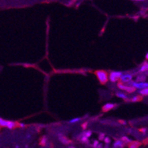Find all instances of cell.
Returning a JSON list of instances; mask_svg holds the SVG:
<instances>
[{
    "label": "cell",
    "mask_w": 148,
    "mask_h": 148,
    "mask_svg": "<svg viewBox=\"0 0 148 148\" xmlns=\"http://www.w3.org/2000/svg\"><path fill=\"white\" fill-rule=\"evenodd\" d=\"M95 75L97 77V79L102 84H105L108 81V75L107 72L104 70H97L95 71Z\"/></svg>",
    "instance_id": "6da1fadb"
},
{
    "label": "cell",
    "mask_w": 148,
    "mask_h": 148,
    "mask_svg": "<svg viewBox=\"0 0 148 148\" xmlns=\"http://www.w3.org/2000/svg\"><path fill=\"white\" fill-rule=\"evenodd\" d=\"M129 84V86H131L135 88H139V89H143L144 88L148 87V83L145 82H133V81H129L127 83Z\"/></svg>",
    "instance_id": "7a4b0ae2"
},
{
    "label": "cell",
    "mask_w": 148,
    "mask_h": 148,
    "mask_svg": "<svg viewBox=\"0 0 148 148\" xmlns=\"http://www.w3.org/2000/svg\"><path fill=\"white\" fill-rule=\"evenodd\" d=\"M17 126V124L15 122L5 120L2 118H0V127H6L9 129H13Z\"/></svg>",
    "instance_id": "3957f363"
},
{
    "label": "cell",
    "mask_w": 148,
    "mask_h": 148,
    "mask_svg": "<svg viewBox=\"0 0 148 148\" xmlns=\"http://www.w3.org/2000/svg\"><path fill=\"white\" fill-rule=\"evenodd\" d=\"M122 71H111L110 73V75L108 77V78L110 79V80L111 82H116L118 81V80L120 79V77L122 76Z\"/></svg>",
    "instance_id": "277c9868"
},
{
    "label": "cell",
    "mask_w": 148,
    "mask_h": 148,
    "mask_svg": "<svg viewBox=\"0 0 148 148\" xmlns=\"http://www.w3.org/2000/svg\"><path fill=\"white\" fill-rule=\"evenodd\" d=\"M118 87L120 89L122 90H124V91H126L128 93H132V92H134L136 88L131 86H127V85H124L123 83H118Z\"/></svg>",
    "instance_id": "5b68a950"
},
{
    "label": "cell",
    "mask_w": 148,
    "mask_h": 148,
    "mask_svg": "<svg viewBox=\"0 0 148 148\" xmlns=\"http://www.w3.org/2000/svg\"><path fill=\"white\" fill-rule=\"evenodd\" d=\"M133 76L129 74H125V75H122V76L120 77V80L122 83H128L129 81H130L132 80Z\"/></svg>",
    "instance_id": "8992f818"
},
{
    "label": "cell",
    "mask_w": 148,
    "mask_h": 148,
    "mask_svg": "<svg viewBox=\"0 0 148 148\" xmlns=\"http://www.w3.org/2000/svg\"><path fill=\"white\" fill-rule=\"evenodd\" d=\"M116 107V104H113V103H107L105 104L103 107H102V111L107 112V111H109L110 110H112L113 108H114Z\"/></svg>",
    "instance_id": "52a82bcc"
},
{
    "label": "cell",
    "mask_w": 148,
    "mask_h": 148,
    "mask_svg": "<svg viewBox=\"0 0 148 148\" xmlns=\"http://www.w3.org/2000/svg\"><path fill=\"white\" fill-rule=\"evenodd\" d=\"M125 143L122 140H118L113 144V147H124Z\"/></svg>",
    "instance_id": "ba28073f"
},
{
    "label": "cell",
    "mask_w": 148,
    "mask_h": 148,
    "mask_svg": "<svg viewBox=\"0 0 148 148\" xmlns=\"http://www.w3.org/2000/svg\"><path fill=\"white\" fill-rule=\"evenodd\" d=\"M59 141H61L63 144H66V145H67V144H70V142H71L70 140L68 139H67L66 137H64V136H61V137H59Z\"/></svg>",
    "instance_id": "9c48e42d"
},
{
    "label": "cell",
    "mask_w": 148,
    "mask_h": 148,
    "mask_svg": "<svg viewBox=\"0 0 148 148\" xmlns=\"http://www.w3.org/2000/svg\"><path fill=\"white\" fill-rule=\"evenodd\" d=\"M139 93L143 95V96H147L148 95V87L144 88L143 89H141V91H140Z\"/></svg>",
    "instance_id": "30bf717a"
},
{
    "label": "cell",
    "mask_w": 148,
    "mask_h": 148,
    "mask_svg": "<svg viewBox=\"0 0 148 148\" xmlns=\"http://www.w3.org/2000/svg\"><path fill=\"white\" fill-rule=\"evenodd\" d=\"M140 144H141V143L139 142V141H133V142H132L130 144H129V147H139Z\"/></svg>",
    "instance_id": "8fae6325"
},
{
    "label": "cell",
    "mask_w": 148,
    "mask_h": 148,
    "mask_svg": "<svg viewBox=\"0 0 148 148\" xmlns=\"http://www.w3.org/2000/svg\"><path fill=\"white\" fill-rule=\"evenodd\" d=\"M147 70H148V63L145 62V63L143 64V66L141 67V69H140V71H141V72H142V71H147Z\"/></svg>",
    "instance_id": "7c38bea8"
},
{
    "label": "cell",
    "mask_w": 148,
    "mask_h": 148,
    "mask_svg": "<svg viewBox=\"0 0 148 148\" xmlns=\"http://www.w3.org/2000/svg\"><path fill=\"white\" fill-rule=\"evenodd\" d=\"M145 80H146V77L144 76V75H139V76L136 78V80H137L138 82H144Z\"/></svg>",
    "instance_id": "4fadbf2b"
},
{
    "label": "cell",
    "mask_w": 148,
    "mask_h": 148,
    "mask_svg": "<svg viewBox=\"0 0 148 148\" xmlns=\"http://www.w3.org/2000/svg\"><path fill=\"white\" fill-rule=\"evenodd\" d=\"M142 100V97L141 96H133V98H132V101L133 102H137V101H140Z\"/></svg>",
    "instance_id": "5bb4252c"
},
{
    "label": "cell",
    "mask_w": 148,
    "mask_h": 148,
    "mask_svg": "<svg viewBox=\"0 0 148 148\" xmlns=\"http://www.w3.org/2000/svg\"><path fill=\"white\" fill-rule=\"evenodd\" d=\"M116 96H118V97H119V98L124 99V100H126V99H127V96H126L124 94H123V93H119V92H117V93H116Z\"/></svg>",
    "instance_id": "9a60e30c"
},
{
    "label": "cell",
    "mask_w": 148,
    "mask_h": 148,
    "mask_svg": "<svg viewBox=\"0 0 148 148\" xmlns=\"http://www.w3.org/2000/svg\"><path fill=\"white\" fill-rule=\"evenodd\" d=\"M122 140L125 143V144H129L130 142L131 141L130 139H129L128 138H127V137H123L122 139Z\"/></svg>",
    "instance_id": "2e32d148"
},
{
    "label": "cell",
    "mask_w": 148,
    "mask_h": 148,
    "mask_svg": "<svg viewBox=\"0 0 148 148\" xmlns=\"http://www.w3.org/2000/svg\"><path fill=\"white\" fill-rule=\"evenodd\" d=\"M81 120V119L80 118H75V119H71L70 120V123H76V122H79Z\"/></svg>",
    "instance_id": "e0dca14e"
},
{
    "label": "cell",
    "mask_w": 148,
    "mask_h": 148,
    "mask_svg": "<svg viewBox=\"0 0 148 148\" xmlns=\"http://www.w3.org/2000/svg\"><path fill=\"white\" fill-rule=\"evenodd\" d=\"M83 134L85 135V136H86L87 137H90V136H91V134H92V132L91 131H87V132H84L83 133Z\"/></svg>",
    "instance_id": "ac0fdd59"
},
{
    "label": "cell",
    "mask_w": 148,
    "mask_h": 148,
    "mask_svg": "<svg viewBox=\"0 0 148 148\" xmlns=\"http://www.w3.org/2000/svg\"><path fill=\"white\" fill-rule=\"evenodd\" d=\"M46 137H43V139L41 141V142H40V144L41 145H45V143H46Z\"/></svg>",
    "instance_id": "d6986e66"
},
{
    "label": "cell",
    "mask_w": 148,
    "mask_h": 148,
    "mask_svg": "<svg viewBox=\"0 0 148 148\" xmlns=\"http://www.w3.org/2000/svg\"><path fill=\"white\" fill-rule=\"evenodd\" d=\"M104 141H105V144H110V139L108 137H105V139H104Z\"/></svg>",
    "instance_id": "ffe728a7"
},
{
    "label": "cell",
    "mask_w": 148,
    "mask_h": 148,
    "mask_svg": "<svg viewBox=\"0 0 148 148\" xmlns=\"http://www.w3.org/2000/svg\"><path fill=\"white\" fill-rule=\"evenodd\" d=\"M98 141H93V147H98Z\"/></svg>",
    "instance_id": "44dd1931"
},
{
    "label": "cell",
    "mask_w": 148,
    "mask_h": 148,
    "mask_svg": "<svg viewBox=\"0 0 148 148\" xmlns=\"http://www.w3.org/2000/svg\"><path fill=\"white\" fill-rule=\"evenodd\" d=\"M105 139V134L104 133H100L99 134V139L103 140Z\"/></svg>",
    "instance_id": "7402d4cb"
},
{
    "label": "cell",
    "mask_w": 148,
    "mask_h": 148,
    "mask_svg": "<svg viewBox=\"0 0 148 148\" xmlns=\"http://www.w3.org/2000/svg\"><path fill=\"white\" fill-rule=\"evenodd\" d=\"M87 122H85L84 124H82V125H81L82 128H83V129H86V128H87Z\"/></svg>",
    "instance_id": "603a6c76"
},
{
    "label": "cell",
    "mask_w": 148,
    "mask_h": 148,
    "mask_svg": "<svg viewBox=\"0 0 148 148\" xmlns=\"http://www.w3.org/2000/svg\"><path fill=\"white\" fill-rule=\"evenodd\" d=\"M19 125V127H20V128H25V124H23V123H20Z\"/></svg>",
    "instance_id": "cb8c5ba5"
},
{
    "label": "cell",
    "mask_w": 148,
    "mask_h": 148,
    "mask_svg": "<svg viewBox=\"0 0 148 148\" xmlns=\"http://www.w3.org/2000/svg\"><path fill=\"white\" fill-rule=\"evenodd\" d=\"M119 122H120V123H122L123 125H126V122H124V121H122V120H120V121H119Z\"/></svg>",
    "instance_id": "d4e9b609"
},
{
    "label": "cell",
    "mask_w": 148,
    "mask_h": 148,
    "mask_svg": "<svg viewBox=\"0 0 148 148\" xmlns=\"http://www.w3.org/2000/svg\"><path fill=\"white\" fill-rule=\"evenodd\" d=\"M141 131H147V129H146V128H144V129H141Z\"/></svg>",
    "instance_id": "484cf974"
},
{
    "label": "cell",
    "mask_w": 148,
    "mask_h": 148,
    "mask_svg": "<svg viewBox=\"0 0 148 148\" xmlns=\"http://www.w3.org/2000/svg\"><path fill=\"white\" fill-rule=\"evenodd\" d=\"M146 59L148 60V53H147V55H146Z\"/></svg>",
    "instance_id": "4316f807"
},
{
    "label": "cell",
    "mask_w": 148,
    "mask_h": 148,
    "mask_svg": "<svg viewBox=\"0 0 148 148\" xmlns=\"http://www.w3.org/2000/svg\"><path fill=\"white\" fill-rule=\"evenodd\" d=\"M136 1H144V0H136Z\"/></svg>",
    "instance_id": "83f0119b"
}]
</instances>
